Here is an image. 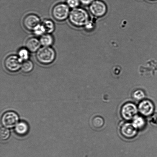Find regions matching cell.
I'll list each match as a JSON object with an SVG mask.
<instances>
[{"label":"cell","instance_id":"cell-1","mask_svg":"<svg viewBox=\"0 0 157 157\" xmlns=\"http://www.w3.org/2000/svg\"><path fill=\"white\" fill-rule=\"evenodd\" d=\"M68 18L71 24L73 26L81 27L85 25L88 22L89 17L84 9L76 8L71 11Z\"/></svg>","mask_w":157,"mask_h":157},{"label":"cell","instance_id":"cell-2","mask_svg":"<svg viewBox=\"0 0 157 157\" xmlns=\"http://www.w3.org/2000/svg\"><path fill=\"white\" fill-rule=\"evenodd\" d=\"M36 59L40 63L48 65L52 64L55 60L56 52L50 47H43L36 52Z\"/></svg>","mask_w":157,"mask_h":157},{"label":"cell","instance_id":"cell-3","mask_svg":"<svg viewBox=\"0 0 157 157\" xmlns=\"http://www.w3.org/2000/svg\"><path fill=\"white\" fill-rule=\"evenodd\" d=\"M70 12V7L64 3H59L53 7L52 15L55 19L58 21H65L69 17Z\"/></svg>","mask_w":157,"mask_h":157},{"label":"cell","instance_id":"cell-4","mask_svg":"<svg viewBox=\"0 0 157 157\" xmlns=\"http://www.w3.org/2000/svg\"><path fill=\"white\" fill-rule=\"evenodd\" d=\"M22 63L18 56L11 55L6 58L4 64L6 70L12 73H15L21 68Z\"/></svg>","mask_w":157,"mask_h":157},{"label":"cell","instance_id":"cell-5","mask_svg":"<svg viewBox=\"0 0 157 157\" xmlns=\"http://www.w3.org/2000/svg\"><path fill=\"white\" fill-rule=\"evenodd\" d=\"M18 121V115L13 112H6L3 115L2 118L3 125L7 128H11L16 125Z\"/></svg>","mask_w":157,"mask_h":157},{"label":"cell","instance_id":"cell-6","mask_svg":"<svg viewBox=\"0 0 157 157\" xmlns=\"http://www.w3.org/2000/svg\"><path fill=\"white\" fill-rule=\"evenodd\" d=\"M40 19L39 17L34 14H30L24 18L23 25L27 30L33 31L35 28L39 25Z\"/></svg>","mask_w":157,"mask_h":157},{"label":"cell","instance_id":"cell-7","mask_svg":"<svg viewBox=\"0 0 157 157\" xmlns=\"http://www.w3.org/2000/svg\"><path fill=\"white\" fill-rule=\"evenodd\" d=\"M137 111V108L134 104L128 103L123 106L121 113L123 118L130 120L135 117Z\"/></svg>","mask_w":157,"mask_h":157},{"label":"cell","instance_id":"cell-8","mask_svg":"<svg viewBox=\"0 0 157 157\" xmlns=\"http://www.w3.org/2000/svg\"><path fill=\"white\" fill-rule=\"evenodd\" d=\"M120 132L124 137L127 139H132L136 136L137 130L133 124L127 123L121 126Z\"/></svg>","mask_w":157,"mask_h":157},{"label":"cell","instance_id":"cell-9","mask_svg":"<svg viewBox=\"0 0 157 157\" xmlns=\"http://www.w3.org/2000/svg\"><path fill=\"white\" fill-rule=\"evenodd\" d=\"M90 10L94 15L101 17L106 13L107 7L102 2L96 1L92 3L90 6Z\"/></svg>","mask_w":157,"mask_h":157},{"label":"cell","instance_id":"cell-10","mask_svg":"<svg viewBox=\"0 0 157 157\" xmlns=\"http://www.w3.org/2000/svg\"><path fill=\"white\" fill-rule=\"evenodd\" d=\"M138 109L142 114L147 116L153 113L154 107L151 101L149 100H144L140 104Z\"/></svg>","mask_w":157,"mask_h":157},{"label":"cell","instance_id":"cell-11","mask_svg":"<svg viewBox=\"0 0 157 157\" xmlns=\"http://www.w3.org/2000/svg\"><path fill=\"white\" fill-rule=\"evenodd\" d=\"M41 45L40 40L34 37L29 38L26 41L25 44L26 48L32 53L37 52L40 48Z\"/></svg>","mask_w":157,"mask_h":157},{"label":"cell","instance_id":"cell-12","mask_svg":"<svg viewBox=\"0 0 157 157\" xmlns=\"http://www.w3.org/2000/svg\"><path fill=\"white\" fill-rule=\"evenodd\" d=\"M29 129V126L27 123L21 121L15 126V132L20 136H24L27 133Z\"/></svg>","mask_w":157,"mask_h":157},{"label":"cell","instance_id":"cell-13","mask_svg":"<svg viewBox=\"0 0 157 157\" xmlns=\"http://www.w3.org/2000/svg\"><path fill=\"white\" fill-rule=\"evenodd\" d=\"M40 41L43 47H50L53 44L54 38L50 34H44L41 36Z\"/></svg>","mask_w":157,"mask_h":157},{"label":"cell","instance_id":"cell-14","mask_svg":"<svg viewBox=\"0 0 157 157\" xmlns=\"http://www.w3.org/2000/svg\"><path fill=\"white\" fill-rule=\"evenodd\" d=\"M34 68L33 63L30 60L23 62L21 67V70L25 73H28L31 72Z\"/></svg>","mask_w":157,"mask_h":157},{"label":"cell","instance_id":"cell-15","mask_svg":"<svg viewBox=\"0 0 157 157\" xmlns=\"http://www.w3.org/2000/svg\"><path fill=\"white\" fill-rule=\"evenodd\" d=\"M45 29L47 33L50 34L54 32L55 29V25L53 21L50 20H45L42 24Z\"/></svg>","mask_w":157,"mask_h":157},{"label":"cell","instance_id":"cell-16","mask_svg":"<svg viewBox=\"0 0 157 157\" xmlns=\"http://www.w3.org/2000/svg\"><path fill=\"white\" fill-rule=\"evenodd\" d=\"M145 124L144 120L141 117L136 116L134 118L132 124L137 129L142 128L144 127Z\"/></svg>","mask_w":157,"mask_h":157},{"label":"cell","instance_id":"cell-17","mask_svg":"<svg viewBox=\"0 0 157 157\" xmlns=\"http://www.w3.org/2000/svg\"><path fill=\"white\" fill-rule=\"evenodd\" d=\"M104 119L99 116H96L93 118L92 121V125L95 128H100L104 124Z\"/></svg>","mask_w":157,"mask_h":157},{"label":"cell","instance_id":"cell-18","mask_svg":"<svg viewBox=\"0 0 157 157\" xmlns=\"http://www.w3.org/2000/svg\"><path fill=\"white\" fill-rule=\"evenodd\" d=\"M18 56L22 62L27 61L29 60V51L27 48H22L20 49L18 52Z\"/></svg>","mask_w":157,"mask_h":157},{"label":"cell","instance_id":"cell-19","mask_svg":"<svg viewBox=\"0 0 157 157\" xmlns=\"http://www.w3.org/2000/svg\"><path fill=\"white\" fill-rule=\"evenodd\" d=\"M34 33L36 36H42L46 33L45 29L42 24H40L37 26L33 31Z\"/></svg>","mask_w":157,"mask_h":157},{"label":"cell","instance_id":"cell-20","mask_svg":"<svg viewBox=\"0 0 157 157\" xmlns=\"http://www.w3.org/2000/svg\"><path fill=\"white\" fill-rule=\"evenodd\" d=\"M10 131L5 128H1L0 130V137L2 140H6L8 139L10 136Z\"/></svg>","mask_w":157,"mask_h":157},{"label":"cell","instance_id":"cell-21","mask_svg":"<svg viewBox=\"0 0 157 157\" xmlns=\"http://www.w3.org/2000/svg\"><path fill=\"white\" fill-rule=\"evenodd\" d=\"M145 95L144 92L142 90H138L135 91L133 94V97L135 99L141 100L144 98Z\"/></svg>","mask_w":157,"mask_h":157},{"label":"cell","instance_id":"cell-22","mask_svg":"<svg viewBox=\"0 0 157 157\" xmlns=\"http://www.w3.org/2000/svg\"><path fill=\"white\" fill-rule=\"evenodd\" d=\"M80 0H67V4L72 9L77 8L79 6Z\"/></svg>","mask_w":157,"mask_h":157},{"label":"cell","instance_id":"cell-23","mask_svg":"<svg viewBox=\"0 0 157 157\" xmlns=\"http://www.w3.org/2000/svg\"><path fill=\"white\" fill-rule=\"evenodd\" d=\"M84 26H85L86 28L88 29V30H90L93 28V25H92V23L89 21Z\"/></svg>","mask_w":157,"mask_h":157},{"label":"cell","instance_id":"cell-24","mask_svg":"<svg viewBox=\"0 0 157 157\" xmlns=\"http://www.w3.org/2000/svg\"><path fill=\"white\" fill-rule=\"evenodd\" d=\"M93 0H80V2L84 5H88L92 2Z\"/></svg>","mask_w":157,"mask_h":157}]
</instances>
